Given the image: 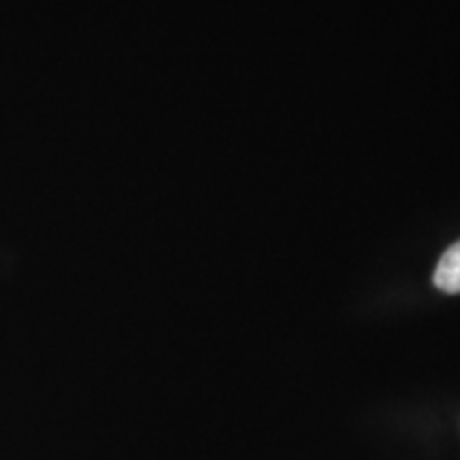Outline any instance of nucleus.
<instances>
[{"mask_svg":"<svg viewBox=\"0 0 460 460\" xmlns=\"http://www.w3.org/2000/svg\"><path fill=\"white\" fill-rule=\"evenodd\" d=\"M435 286L447 295H458L460 292V241L447 247L446 254L441 256L435 271Z\"/></svg>","mask_w":460,"mask_h":460,"instance_id":"f257e3e1","label":"nucleus"}]
</instances>
